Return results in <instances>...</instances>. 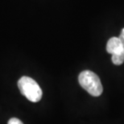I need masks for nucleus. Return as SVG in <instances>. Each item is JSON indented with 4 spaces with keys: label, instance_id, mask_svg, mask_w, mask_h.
I'll list each match as a JSON object with an SVG mask.
<instances>
[{
    "label": "nucleus",
    "instance_id": "obj_1",
    "mask_svg": "<svg viewBox=\"0 0 124 124\" xmlns=\"http://www.w3.org/2000/svg\"><path fill=\"white\" fill-rule=\"evenodd\" d=\"M78 81L84 90L93 97L100 96L103 91L100 78L96 73L90 70H85L79 74Z\"/></svg>",
    "mask_w": 124,
    "mask_h": 124
},
{
    "label": "nucleus",
    "instance_id": "obj_2",
    "mask_svg": "<svg viewBox=\"0 0 124 124\" xmlns=\"http://www.w3.org/2000/svg\"><path fill=\"white\" fill-rule=\"evenodd\" d=\"M18 87L21 93L32 102L40 101L42 90L34 79L29 77H22L18 81Z\"/></svg>",
    "mask_w": 124,
    "mask_h": 124
},
{
    "label": "nucleus",
    "instance_id": "obj_3",
    "mask_svg": "<svg viewBox=\"0 0 124 124\" xmlns=\"http://www.w3.org/2000/svg\"><path fill=\"white\" fill-rule=\"evenodd\" d=\"M106 51L112 55L123 53V43L119 37H112L109 39L106 44Z\"/></svg>",
    "mask_w": 124,
    "mask_h": 124
},
{
    "label": "nucleus",
    "instance_id": "obj_4",
    "mask_svg": "<svg viewBox=\"0 0 124 124\" xmlns=\"http://www.w3.org/2000/svg\"><path fill=\"white\" fill-rule=\"evenodd\" d=\"M112 62L116 65H120L124 62V53H118L112 55Z\"/></svg>",
    "mask_w": 124,
    "mask_h": 124
},
{
    "label": "nucleus",
    "instance_id": "obj_5",
    "mask_svg": "<svg viewBox=\"0 0 124 124\" xmlns=\"http://www.w3.org/2000/svg\"><path fill=\"white\" fill-rule=\"evenodd\" d=\"M7 124H23L22 123V121H20L19 119L16 118H11V119L8 121V123Z\"/></svg>",
    "mask_w": 124,
    "mask_h": 124
},
{
    "label": "nucleus",
    "instance_id": "obj_6",
    "mask_svg": "<svg viewBox=\"0 0 124 124\" xmlns=\"http://www.w3.org/2000/svg\"><path fill=\"white\" fill-rule=\"evenodd\" d=\"M119 38H120V39H123V40H124V28L122 30V32H121V34H120Z\"/></svg>",
    "mask_w": 124,
    "mask_h": 124
},
{
    "label": "nucleus",
    "instance_id": "obj_7",
    "mask_svg": "<svg viewBox=\"0 0 124 124\" xmlns=\"http://www.w3.org/2000/svg\"><path fill=\"white\" fill-rule=\"evenodd\" d=\"M121 40H122V43H123V53H124V40L123 39H121Z\"/></svg>",
    "mask_w": 124,
    "mask_h": 124
}]
</instances>
